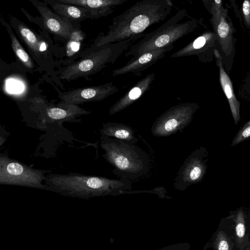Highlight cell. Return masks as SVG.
I'll list each match as a JSON object with an SVG mask.
<instances>
[{"instance_id": "e0dca14e", "label": "cell", "mask_w": 250, "mask_h": 250, "mask_svg": "<svg viewBox=\"0 0 250 250\" xmlns=\"http://www.w3.org/2000/svg\"><path fill=\"white\" fill-rule=\"evenodd\" d=\"M61 2L83 7L91 13L93 19L106 17L114 11L115 7L128 0H60Z\"/></svg>"}, {"instance_id": "484cf974", "label": "cell", "mask_w": 250, "mask_h": 250, "mask_svg": "<svg viewBox=\"0 0 250 250\" xmlns=\"http://www.w3.org/2000/svg\"><path fill=\"white\" fill-rule=\"evenodd\" d=\"M243 90L250 97V79L246 78L243 84Z\"/></svg>"}, {"instance_id": "ac0fdd59", "label": "cell", "mask_w": 250, "mask_h": 250, "mask_svg": "<svg viewBox=\"0 0 250 250\" xmlns=\"http://www.w3.org/2000/svg\"><path fill=\"white\" fill-rule=\"evenodd\" d=\"M90 111L78 105L60 103L45 108L42 112L43 118L50 122L70 121L76 117L89 114Z\"/></svg>"}, {"instance_id": "7402d4cb", "label": "cell", "mask_w": 250, "mask_h": 250, "mask_svg": "<svg viewBox=\"0 0 250 250\" xmlns=\"http://www.w3.org/2000/svg\"><path fill=\"white\" fill-rule=\"evenodd\" d=\"M241 26L250 32V0H244L240 11L236 13Z\"/></svg>"}, {"instance_id": "4316f807", "label": "cell", "mask_w": 250, "mask_h": 250, "mask_svg": "<svg viewBox=\"0 0 250 250\" xmlns=\"http://www.w3.org/2000/svg\"><path fill=\"white\" fill-rule=\"evenodd\" d=\"M246 78L247 79H250V72L249 73V74H248Z\"/></svg>"}, {"instance_id": "603a6c76", "label": "cell", "mask_w": 250, "mask_h": 250, "mask_svg": "<svg viewBox=\"0 0 250 250\" xmlns=\"http://www.w3.org/2000/svg\"><path fill=\"white\" fill-rule=\"evenodd\" d=\"M250 138V119L238 130L234 137L231 146H235Z\"/></svg>"}, {"instance_id": "52a82bcc", "label": "cell", "mask_w": 250, "mask_h": 250, "mask_svg": "<svg viewBox=\"0 0 250 250\" xmlns=\"http://www.w3.org/2000/svg\"><path fill=\"white\" fill-rule=\"evenodd\" d=\"M48 172V170L34 169L6 156L1 155L0 156L1 185H14L47 190L44 180L45 174Z\"/></svg>"}, {"instance_id": "5b68a950", "label": "cell", "mask_w": 250, "mask_h": 250, "mask_svg": "<svg viewBox=\"0 0 250 250\" xmlns=\"http://www.w3.org/2000/svg\"><path fill=\"white\" fill-rule=\"evenodd\" d=\"M186 8L179 10L162 25L146 33L139 41L127 50L126 57H135L147 51L164 48L196 30L202 23V20L191 18L181 22L188 16Z\"/></svg>"}, {"instance_id": "5bb4252c", "label": "cell", "mask_w": 250, "mask_h": 250, "mask_svg": "<svg viewBox=\"0 0 250 250\" xmlns=\"http://www.w3.org/2000/svg\"><path fill=\"white\" fill-rule=\"evenodd\" d=\"M28 0L40 13L43 26L49 32L64 39H70L72 37L75 29L70 22L56 14L43 1Z\"/></svg>"}, {"instance_id": "3957f363", "label": "cell", "mask_w": 250, "mask_h": 250, "mask_svg": "<svg viewBox=\"0 0 250 250\" xmlns=\"http://www.w3.org/2000/svg\"><path fill=\"white\" fill-rule=\"evenodd\" d=\"M146 33L117 42L106 44L90 49L78 61L71 62L58 71L60 80L69 82L83 78L88 80L108 65L112 64L134 42L142 38Z\"/></svg>"}, {"instance_id": "277c9868", "label": "cell", "mask_w": 250, "mask_h": 250, "mask_svg": "<svg viewBox=\"0 0 250 250\" xmlns=\"http://www.w3.org/2000/svg\"><path fill=\"white\" fill-rule=\"evenodd\" d=\"M100 146L104 152L103 157L114 167L115 174L122 178L134 180L147 173L148 155L135 144L101 135Z\"/></svg>"}, {"instance_id": "6da1fadb", "label": "cell", "mask_w": 250, "mask_h": 250, "mask_svg": "<svg viewBox=\"0 0 250 250\" xmlns=\"http://www.w3.org/2000/svg\"><path fill=\"white\" fill-rule=\"evenodd\" d=\"M173 6L171 0L138 1L113 19L106 34H100L90 49L141 35L149 27L164 21Z\"/></svg>"}, {"instance_id": "7a4b0ae2", "label": "cell", "mask_w": 250, "mask_h": 250, "mask_svg": "<svg viewBox=\"0 0 250 250\" xmlns=\"http://www.w3.org/2000/svg\"><path fill=\"white\" fill-rule=\"evenodd\" d=\"M44 184L47 190L81 197L121 194L132 188V182L126 179H111L76 173H48Z\"/></svg>"}, {"instance_id": "9a60e30c", "label": "cell", "mask_w": 250, "mask_h": 250, "mask_svg": "<svg viewBox=\"0 0 250 250\" xmlns=\"http://www.w3.org/2000/svg\"><path fill=\"white\" fill-rule=\"evenodd\" d=\"M155 79V74L151 73L137 82L111 106L109 115L121 111L140 99L150 89Z\"/></svg>"}, {"instance_id": "44dd1931", "label": "cell", "mask_w": 250, "mask_h": 250, "mask_svg": "<svg viewBox=\"0 0 250 250\" xmlns=\"http://www.w3.org/2000/svg\"><path fill=\"white\" fill-rule=\"evenodd\" d=\"M0 21L5 27L9 35L12 48L16 58L26 69L33 70L35 68V64L32 57L27 53L17 39L10 24L2 18L0 19Z\"/></svg>"}, {"instance_id": "83f0119b", "label": "cell", "mask_w": 250, "mask_h": 250, "mask_svg": "<svg viewBox=\"0 0 250 250\" xmlns=\"http://www.w3.org/2000/svg\"><path fill=\"white\" fill-rule=\"evenodd\" d=\"M248 250H250V249H248Z\"/></svg>"}, {"instance_id": "8fae6325", "label": "cell", "mask_w": 250, "mask_h": 250, "mask_svg": "<svg viewBox=\"0 0 250 250\" xmlns=\"http://www.w3.org/2000/svg\"><path fill=\"white\" fill-rule=\"evenodd\" d=\"M119 91L113 82L89 87L73 89L68 91L58 92L61 103L77 105L86 102H99Z\"/></svg>"}, {"instance_id": "ffe728a7", "label": "cell", "mask_w": 250, "mask_h": 250, "mask_svg": "<svg viewBox=\"0 0 250 250\" xmlns=\"http://www.w3.org/2000/svg\"><path fill=\"white\" fill-rule=\"evenodd\" d=\"M100 132L102 136L118 139L132 144H135L139 141L132 127L124 124L105 123L103 125Z\"/></svg>"}, {"instance_id": "ba28073f", "label": "cell", "mask_w": 250, "mask_h": 250, "mask_svg": "<svg viewBox=\"0 0 250 250\" xmlns=\"http://www.w3.org/2000/svg\"><path fill=\"white\" fill-rule=\"evenodd\" d=\"M199 108L197 103L187 102L172 106L153 124L151 132L156 137H167L182 130L192 121Z\"/></svg>"}, {"instance_id": "4fadbf2b", "label": "cell", "mask_w": 250, "mask_h": 250, "mask_svg": "<svg viewBox=\"0 0 250 250\" xmlns=\"http://www.w3.org/2000/svg\"><path fill=\"white\" fill-rule=\"evenodd\" d=\"M173 47L172 44L164 48L149 50L133 57L123 66L114 69L112 76L115 77L132 74L135 76H141L146 69L165 57L166 53L172 50Z\"/></svg>"}, {"instance_id": "7c38bea8", "label": "cell", "mask_w": 250, "mask_h": 250, "mask_svg": "<svg viewBox=\"0 0 250 250\" xmlns=\"http://www.w3.org/2000/svg\"><path fill=\"white\" fill-rule=\"evenodd\" d=\"M216 49H217L216 34L213 31H207L173 53L170 58L196 56L200 62L208 63L213 60Z\"/></svg>"}, {"instance_id": "d6986e66", "label": "cell", "mask_w": 250, "mask_h": 250, "mask_svg": "<svg viewBox=\"0 0 250 250\" xmlns=\"http://www.w3.org/2000/svg\"><path fill=\"white\" fill-rule=\"evenodd\" d=\"M42 1L49 5L56 14L70 22H79L87 19H93L90 12L83 7L65 3L60 0H44Z\"/></svg>"}, {"instance_id": "9c48e42d", "label": "cell", "mask_w": 250, "mask_h": 250, "mask_svg": "<svg viewBox=\"0 0 250 250\" xmlns=\"http://www.w3.org/2000/svg\"><path fill=\"white\" fill-rule=\"evenodd\" d=\"M8 19L10 25L27 48L32 59L42 68L51 67L49 45L45 40L17 18L9 15Z\"/></svg>"}, {"instance_id": "2e32d148", "label": "cell", "mask_w": 250, "mask_h": 250, "mask_svg": "<svg viewBox=\"0 0 250 250\" xmlns=\"http://www.w3.org/2000/svg\"><path fill=\"white\" fill-rule=\"evenodd\" d=\"M214 56L219 69L221 86L229 102L234 123L237 125L240 120V103L236 97L232 82L224 68L222 57L217 49L214 51Z\"/></svg>"}, {"instance_id": "cb8c5ba5", "label": "cell", "mask_w": 250, "mask_h": 250, "mask_svg": "<svg viewBox=\"0 0 250 250\" xmlns=\"http://www.w3.org/2000/svg\"><path fill=\"white\" fill-rule=\"evenodd\" d=\"M244 214L242 210L238 211L235 219V232L238 239L242 240L245 235Z\"/></svg>"}, {"instance_id": "d4e9b609", "label": "cell", "mask_w": 250, "mask_h": 250, "mask_svg": "<svg viewBox=\"0 0 250 250\" xmlns=\"http://www.w3.org/2000/svg\"><path fill=\"white\" fill-rule=\"evenodd\" d=\"M214 247L215 250H231L228 237L224 231H219L217 233Z\"/></svg>"}, {"instance_id": "8992f818", "label": "cell", "mask_w": 250, "mask_h": 250, "mask_svg": "<svg viewBox=\"0 0 250 250\" xmlns=\"http://www.w3.org/2000/svg\"><path fill=\"white\" fill-rule=\"evenodd\" d=\"M202 2L211 15L210 21L217 36V50L222 57L225 69L229 73L235 53L236 32L228 9L221 0H203Z\"/></svg>"}, {"instance_id": "30bf717a", "label": "cell", "mask_w": 250, "mask_h": 250, "mask_svg": "<svg viewBox=\"0 0 250 250\" xmlns=\"http://www.w3.org/2000/svg\"><path fill=\"white\" fill-rule=\"evenodd\" d=\"M207 156L205 148L200 147L192 151L180 167L174 182V187L184 190L192 184L200 182L206 174L207 166L204 159Z\"/></svg>"}]
</instances>
